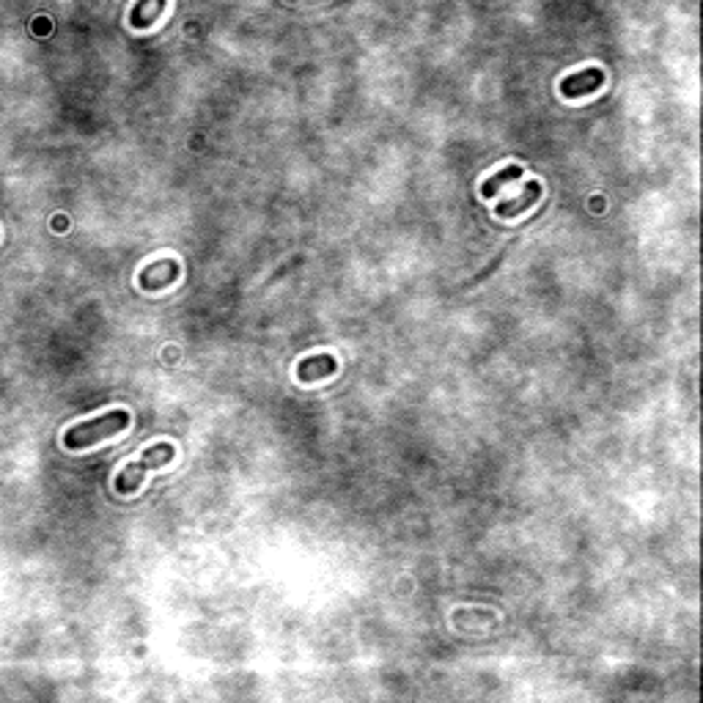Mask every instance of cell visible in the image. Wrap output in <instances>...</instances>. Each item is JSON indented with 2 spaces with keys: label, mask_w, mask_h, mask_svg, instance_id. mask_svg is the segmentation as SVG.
I'll return each instance as SVG.
<instances>
[{
  "label": "cell",
  "mask_w": 703,
  "mask_h": 703,
  "mask_svg": "<svg viewBox=\"0 0 703 703\" xmlns=\"http://www.w3.org/2000/svg\"><path fill=\"white\" fill-rule=\"evenodd\" d=\"M338 371V360L330 355V352H319V355H311L297 363V379L299 382H319L327 379Z\"/></svg>",
  "instance_id": "5"
},
{
  "label": "cell",
  "mask_w": 703,
  "mask_h": 703,
  "mask_svg": "<svg viewBox=\"0 0 703 703\" xmlns=\"http://www.w3.org/2000/svg\"><path fill=\"white\" fill-rule=\"evenodd\" d=\"M539 195H542V185H539V182H527L516 198L498 204V209H495V212H498V217H506V220H511V217H516L519 212H525L527 206H534V204L539 201Z\"/></svg>",
  "instance_id": "6"
},
{
  "label": "cell",
  "mask_w": 703,
  "mask_h": 703,
  "mask_svg": "<svg viewBox=\"0 0 703 703\" xmlns=\"http://www.w3.org/2000/svg\"><path fill=\"white\" fill-rule=\"evenodd\" d=\"M176 459V448L170 443H157L152 448H146L135 462H129L113 481V487L118 495H132L141 490V481L149 470H157V467H165Z\"/></svg>",
  "instance_id": "2"
},
{
  "label": "cell",
  "mask_w": 703,
  "mask_h": 703,
  "mask_svg": "<svg viewBox=\"0 0 703 703\" xmlns=\"http://www.w3.org/2000/svg\"><path fill=\"white\" fill-rule=\"evenodd\" d=\"M176 278H179V261L173 258H162V261H154V264H146L138 275V283L143 291H160L165 286H170Z\"/></svg>",
  "instance_id": "4"
},
{
  "label": "cell",
  "mask_w": 703,
  "mask_h": 703,
  "mask_svg": "<svg viewBox=\"0 0 703 703\" xmlns=\"http://www.w3.org/2000/svg\"><path fill=\"white\" fill-rule=\"evenodd\" d=\"M604 85V72L599 66H588L583 72H575L560 80V94L566 100H580V97H591L594 91Z\"/></svg>",
  "instance_id": "3"
},
{
  "label": "cell",
  "mask_w": 703,
  "mask_h": 703,
  "mask_svg": "<svg viewBox=\"0 0 703 703\" xmlns=\"http://www.w3.org/2000/svg\"><path fill=\"white\" fill-rule=\"evenodd\" d=\"M522 173H525V170H522L519 165H508V168L498 170L492 179H487V182L481 185V195H483V198H495V195L500 193V187H506L508 182H516Z\"/></svg>",
  "instance_id": "8"
},
{
  "label": "cell",
  "mask_w": 703,
  "mask_h": 703,
  "mask_svg": "<svg viewBox=\"0 0 703 703\" xmlns=\"http://www.w3.org/2000/svg\"><path fill=\"white\" fill-rule=\"evenodd\" d=\"M132 423V415L126 410H110V412H102L91 421H82V423H74L64 431V446L69 451H85L102 439H110L116 434H121L124 429H129Z\"/></svg>",
  "instance_id": "1"
},
{
  "label": "cell",
  "mask_w": 703,
  "mask_h": 703,
  "mask_svg": "<svg viewBox=\"0 0 703 703\" xmlns=\"http://www.w3.org/2000/svg\"><path fill=\"white\" fill-rule=\"evenodd\" d=\"M162 9H165V0H138V6L129 14V25L132 28H149L160 20Z\"/></svg>",
  "instance_id": "7"
}]
</instances>
